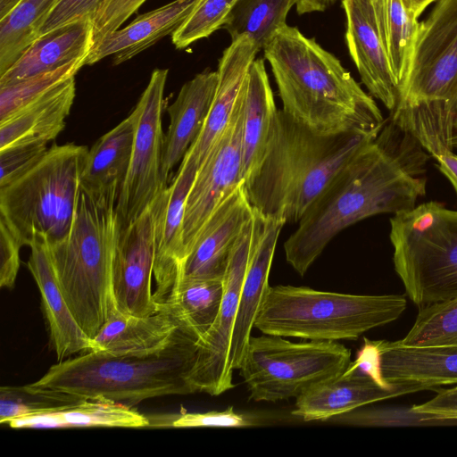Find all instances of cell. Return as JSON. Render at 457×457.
Here are the masks:
<instances>
[{
	"mask_svg": "<svg viewBox=\"0 0 457 457\" xmlns=\"http://www.w3.org/2000/svg\"><path fill=\"white\" fill-rule=\"evenodd\" d=\"M431 156L390 118L330 179L284 244L287 262L303 276L343 229L382 213L411 210L426 195Z\"/></svg>",
	"mask_w": 457,
	"mask_h": 457,
	"instance_id": "6da1fadb",
	"label": "cell"
},
{
	"mask_svg": "<svg viewBox=\"0 0 457 457\" xmlns=\"http://www.w3.org/2000/svg\"><path fill=\"white\" fill-rule=\"evenodd\" d=\"M263 52L282 111L296 121L322 134L381 129L386 120L374 98L314 38L286 25Z\"/></svg>",
	"mask_w": 457,
	"mask_h": 457,
	"instance_id": "7a4b0ae2",
	"label": "cell"
},
{
	"mask_svg": "<svg viewBox=\"0 0 457 457\" xmlns=\"http://www.w3.org/2000/svg\"><path fill=\"white\" fill-rule=\"evenodd\" d=\"M378 132L322 134L278 110L263 157L243 183L250 205L264 217L298 223L336 173Z\"/></svg>",
	"mask_w": 457,
	"mask_h": 457,
	"instance_id": "3957f363",
	"label": "cell"
},
{
	"mask_svg": "<svg viewBox=\"0 0 457 457\" xmlns=\"http://www.w3.org/2000/svg\"><path fill=\"white\" fill-rule=\"evenodd\" d=\"M200 337L179 327L165 348L148 354L86 352L49 368L37 381L84 398L105 397L133 406L158 396L195 393L188 380Z\"/></svg>",
	"mask_w": 457,
	"mask_h": 457,
	"instance_id": "277c9868",
	"label": "cell"
},
{
	"mask_svg": "<svg viewBox=\"0 0 457 457\" xmlns=\"http://www.w3.org/2000/svg\"><path fill=\"white\" fill-rule=\"evenodd\" d=\"M120 194H93L79 186L74 219L62 239L47 244L62 295L89 338L118 313L111 289L112 265L121 225Z\"/></svg>",
	"mask_w": 457,
	"mask_h": 457,
	"instance_id": "5b68a950",
	"label": "cell"
},
{
	"mask_svg": "<svg viewBox=\"0 0 457 457\" xmlns=\"http://www.w3.org/2000/svg\"><path fill=\"white\" fill-rule=\"evenodd\" d=\"M404 295H351L307 287H270L254 328L263 334L308 340H354L397 320Z\"/></svg>",
	"mask_w": 457,
	"mask_h": 457,
	"instance_id": "8992f818",
	"label": "cell"
},
{
	"mask_svg": "<svg viewBox=\"0 0 457 457\" xmlns=\"http://www.w3.org/2000/svg\"><path fill=\"white\" fill-rule=\"evenodd\" d=\"M87 151L74 143L53 145L30 170L0 187V218L22 246L37 236L51 244L68 235Z\"/></svg>",
	"mask_w": 457,
	"mask_h": 457,
	"instance_id": "52a82bcc",
	"label": "cell"
},
{
	"mask_svg": "<svg viewBox=\"0 0 457 457\" xmlns=\"http://www.w3.org/2000/svg\"><path fill=\"white\" fill-rule=\"evenodd\" d=\"M395 270L422 308L457 296V211L429 201L390 219Z\"/></svg>",
	"mask_w": 457,
	"mask_h": 457,
	"instance_id": "ba28073f",
	"label": "cell"
},
{
	"mask_svg": "<svg viewBox=\"0 0 457 457\" xmlns=\"http://www.w3.org/2000/svg\"><path fill=\"white\" fill-rule=\"evenodd\" d=\"M351 351L337 341L291 342L284 337H251L238 369L249 400L278 402L296 398L307 389L345 371Z\"/></svg>",
	"mask_w": 457,
	"mask_h": 457,
	"instance_id": "9c48e42d",
	"label": "cell"
},
{
	"mask_svg": "<svg viewBox=\"0 0 457 457\" xmlns=\"http://www.w3.org/2000/svg\"><path fill=\"white\" fill-rule=\"evenodd\" d=\"M167 77V69L154 70L133 109L137 120L132 155L116 206L121 228L135 220L167 187L160 174L164 143L162 114Z\"/></svg>",
	"mask_w": 457,
	"mask_h": 457,
	"instance_id": "30bf717a",
	"label": "cell"
},
{
	"mask_svg": "<svg viewBox=\"0 0 457 457\" xmlns=\"http://www.w3.org/2000/svg\"><path fill=\"white\" fill-rule=\"evenodd\" d=\"M457 105V0H436L420 22L409 76L399 103Z\"/></svg>",
	"mask_w": 457,
	"mask_h": 457,
	"instance_id": "8fae6325",
	"label": "cell"
},
{
	"mask_svg": "<svg viewBox=\"0 0 457 457\" xmlns=\"http://www.w3.org/2000/svg\"><path fill=\"white\" fill-rule=\"evenodd\" d=\"M253 230V214L230 253L223 278L224 292L218 317L198 342L196 359L188 377L195 392L219 395L235 386L233 374L227 367V358L249 262Z\"/></svg>",
	"mask_w": 457,
	"mask_h": 457,
	"instance_id": "7c38bea8",
	"label": "cell"
},
{
	"mask_svg": "<svg viewBox=\"0 0 457 457\" xmlns=\"http://www.w3.org/2000/svg\"><path fill=\"white\" fill-rule=\"evenodd\" d=\"M242 126L243 96L241 88L230 122L198 168L187 198L183 220L185 258L215 209L228 195L244 183L242 177Z\"/></svg>",
	"mask_w": 457,
	"mask_h": 457,
	"instance_id": "4fadbf2b",
	"label": "cell"
},
{
	"mask_svg": "<svg viewBox=\"0 0 457 457\" xmlns=\"http://www.w3.org/2000/svg\"><path fill=\"white\" fill-rule=\"evenodd\" d=\"M154 259V212L151 204L120 229L114 250L111 289L117 312L148 316L159 312L152 292Z\"/></svg>",
	"mask_w": 457,
	"mask_h": 457,
	"instance_id": "5bb4252c",
	"label": "cell"
},
{
	"mask_svg": "<svg viewBox=\"0 0 457 457\" xmlns=\"http://www.w3.org/2000/svg\"><path fill=\"white\" fill-rule=\"evenodd\" d=\"M198 167L184 156L170 186L152 203L154 212V277L155 301L160 304L174 289L185 258L183 220L187 195Z\"/></svg>",
	"mask_w": 457,
	"mask_h": 457,
	"instance_id": "9a60e30c",
	"label": "cell"
},
{
	"mask_svg": "<svg viewBox=\"0 0 457 457\" xmlns=\"http://www.w3.org/2000/svg\"><path fill=\"white\" fill-rule=\"evenodd\" d=\"M438 391L419 382H395L382 386L353 362L343 373L307 389L296 397L292 414L304 421L325 420L364 405L416 393Z\"/></svg>",
	"mask_w": 457,
	"mask_h": 457,
	"instance_id": "2e32d148",
	"label": "cell"
},
{
	"mask_svg": "<svg viewBox=\"0 0 457 457\" xmlns=\"http://www.w3.org/2000/svg\"><path fill=\"white\" fill-rule=\"evenodd\" d=\"M349 54L369 94L392 112L400 89L383 42L374 0H342Z\"/></svg>",
	"mask_w": 457,
	"mask_h": 457,
	"instance_id": "e0dca14e",
	"label": "cell"
},
{
	"mask_svg": "<svg viewBox=\"0 0 457 457\" xmlns=\"http://www.w3.org/2000/svg\"><path fill=\"white\" fill-rule=\"evenodd\" d=\"M253 211V230L249 262L227 358V367L232 374L242 364L255 319L270 287L269 276L276 245L286 224L281 219L264 217L254 209Z\"/></svg>",
	"mask_w": 457,
	"mask_h": 457,
	"instance_id": "ac0fdd59",
	"label": "cell"
},
{
	"mask_svg": "<svg viewBox=\"0 0 457 457\" xmlns=\"http://www.w3.org/2000/svg\"><path fill=\"white\" fill-rule=\"evenodd\" d=\"M253 211L243 184L228 195L202 228L180 265L177 283L223 279L232 249Z\"/></svg>",
	"mask_w": 457,
	"mask_h": 457,
	"instance_id": "d6986e66",
	"label": "cell"
},
{
	"mask_svg": "<svg viewBox=\"0 0 457 457\" xmlns=\"http://www.w3.org/2000/svg\"><path fill=\"white\" fill-rule=\"evenodd\" d=\"M259 47L246 36L231 41L218 64V83L212 104L202 132L191 145L186 157L199 168L228 128L237 98Z\"/></svg>",
	"mask_w": 457,
	"mask_h": 457,
	"instance_id": "ffe728a7",
	"label": "cell"
},
{
	"mask_svg": "<svg viewBox=\"0 0 457 457\" xmlns=\"http://www.w3.org/2000/svg\"><path fill=\"white\" fill-rule=\"evenodd\" d=\"M218 83L216 71H203L186 82L175 101L166 108L170 117L164 135L161 179L165 187L173 168L182 161L202 132Z\"/></svg>",
	"mask_w": 457,
	"mask_h": 457,
	"instance_id": "44dd1931",
	"label": "cell"
},
{
	"mask_svg": "<svg viewBox=\"0 0 457 457\" xmlns=\"http://www.w3.org/2000/svg\"><path fill=\"white\" fill-rule=\"evenodd\" d=\"M29 246L27 266L40 292L50 343L58 361L89 352L90 338L77 322L62 293L46 240L37 236Z\"/></svg>",
	"mask_w": 457,
	"mask_h": 457,
	"instance_id": "7402d4cb",
	"label": "cell"
},
{
	"mask_svg": "<svg viewBox=\"0 0 457 457\" xmlns=\"http://www.w3.org/2000/svg\"><path fill=\"white\" fill-rule=\"evenodd\" d=\"M94 46V25L84 19L57 27L38 36L2 75L0 87L54 71L86 59Z\"/></svg>",
	"mask_w": 457,
	"mask_h": 457,
	"instance_id": "603a6c76",
	"label": "cell"
},
{
	"mask_svg": "<svg viewBox=\"0 0 457 457\" xmlns=\"http://www.w3.org/2000/svg\"><path fill=\"white\" fill-rule=\"evenodd\" d=\"M374 341L386 382H419L437 389L457 384V345L407 346L399 340Z\"/></svg>",
	"mask_w": 457,
	"mask_h": 457,
	"instance_id": "cb8c5ba5",
	"label": "cell"
},
{
	"mask_svg": "<svg viewBox=\"0 0 457 457\" xmlns=\"http://www.w3.org/2000/svg\"><path fill=\"white\" fill-rule=\"evenodd\" d=\"M198 0H174L138 16L123 29H118L99 40L86 60L92 65L113 55V64H120L152 46L182 24Z\"/></svg>",
	"mask_w": 457,
	"mask_h": 457,
	"instance_id": "d4e9b609",
	"label": "cell"
},
{
	"mask_svg": "<svg viewBox=\"0 0 457 457\" xmlns=\"http://www.w3.org/2000/svg\"><path fill=\"white\" fill-rule=\"evenodd\" d=\"M75 77L29 103L0 122V149L22 141H49L65 128L75 95Z\"/></svg>",
	"mask_w": 457,
	"mask_h": 457,
	"instance_id": "484cf974",
	"label": "cell"
},
{
	"mask_svg": "<svg viewBox=\"0 0 457 457\" xmlns=\"http://www.w3.org/2000/svg\"><path fill=\"white\" fill-rule=\"evenodd\" d=\"M179 327L166 312L148 316L112 315L90 338V351L111 354H148L165 348Z\"/></svg>",
	"mask_w": 457,
	"mask_h": 457,
	"instance_id": "4316f807",
	"label": "cell"
},
{
	"mask_svg": "<svg viewBox=\"0 0 457 457\" xmlns=\"http://www.w3.org/2000/svg\"><path fill=\"white\" fill-rule=\"evenodd\" d=\"M242 177L255 170L266 150L278 112L263 59H255L242 86Z\"/></svg>",
	"mask_w": 457,
	"mask_h": 457,
	"instance_id": "83f0119b",
	"label": "cell"
},
{
	"mask_svg": "<svg viewBox=\"0 0 457 457\" xmlns=\"http://www.w3.org/2000/svg\"><path fill=\"white\" fill-rule=\"evenodd\" d=\"M136 120L133 110L88 149L80 173L81 188L98 195L120 193L130 165Z\"/></svg>",
	"mask_w": 457,
	"mask_h": 457,
	"instance_id": "f1b7e54d",
	"label": "cell"
},
{
	"mask_svg": "<svg viewBox=\"0 0 457 457\" xmlns=\"http://www.w3.org/2000/svg\"><path fill=\"white\" fill-rule=\"evenodd\" d=\"M6 425L13 428H145L151 422L131 406L105 397H94L69 409L13 419Z\"/></svg>",
	"mask_w": 457,
	"mask_h": 457,
	"instance_id": "f546056e",
	"label": "cell"
},
{
	"mask_svg": "<svg viewBox=\"0 0 457 457\" xmlns=\"http://www.w3.org/2000/svg\"><path fill=\"white\" fill-rule=\"evenodd\" d=\"M224 292L223 279L179 282L159 311L169 314L179 327L200 339L215 322Z\"/></svg>",
	"mask_w": 457,
	"mask_h": 457,
	"instance_id": "4dcf8cb0",
	"label": "cell"
},
{
	"mask_svg": "<svg viewBox=\"0 0 457 457\" xmlns=\"http://www.w3.org/2000/svg\"><path fill=\"white\" fill-rule=\"evenodd\" d=\"M383 42L400 89L406 84L420 21L403 0H374Z\"/></svg>",
	"mask_w": 457,
	"mask_h": 457,
	"instance_id": "1f68e13d",
	"label": "cell"
},
{
	"mask_svg": "<svg viewBox=\"0 0 457 457\" xmlns=\"http://www.w3.org/2000/svg\"><path fill=\"white\" fill-rule=\"evenodd\" d=\"M298 0H237L223 28L231 40L250 37L262 49L287 24V13Z\"/></svg>",
	"mask_w": 457,
	"mask_h": 457,
	"instance_id": "d6a6232c",
	"label": "cell"
},
{
	"mask_svg": "<svg viewBox=\"0 0 457 457\" xmlns=\"http://www.w3.org/2000/svg\"><path fill=\"white\" fill-rule=\"evenodd\" d=\"M59 0H22L0 20V75L4 74L39 36Z\"/></svg>",
	"mask_w": 457,
	"mask_h": 457,
	"instance_id": "836d02e7",
	"label": "cell"
},
{
	"mask_svg": "<svg viewBox=\"0 0 457 457\" xmlns=\"http://www.w3.org/2000/svg\"><path fill=\"white\" fill-rule=\"evenodd\" d=\"M87 398L33 384L0 387V423L13 419L62 411L76 406Z\"/></svg>",
	"mask_w": 457,
	"mask_h": 457,
	"instance_id": "e575fe53",
	"label": "cell"
},
{
	"mask_svg": "<svg viewBox=\"0 0 457 457\" xmlns=\"http://www.w3.org/2000/svg\"><path fill=\"white\" fill-rule=\"evenodd\" d=\"M399 342L407 346L457 345V296L420 308L411 328Z\"/></svg>",
	"mask_w": 457,
	"mask_h": 457,
	"instance_id": "d590c367",
	"label": "cell"
},
{
	"mask_svg": "<svg viewBox=\"0 0 457 457\" xmlns=\"http://www.w3.org/2000/svg\"><path fill=\"white\" fill-rule=\"evenodd\" d=\"M84 65L86 59L76 60L54 71L0 87V122L43 94L75 77Z\"/></svg>",
	"mask_w": 457,
	"mask_h": 457,
	"instance_id": "8d00e7d4",
	"label": "cell"
},
{
	"mask_svg": "<svg viewBox=\"0 0 457 457\" xmlns=\"http://www.w3.org/2000/svg\"><path fill=\"white\" fill-rule=\"evenodd\" d=\"M335 422L361 427L456 426L457 420L443 419L410 408L353 410L332 418Z\"/></svg>",
	"mask_w": 457,
	"mask_h": 457,
	"instance_id": "74e56055",
	"label": "cell"
},
{
	"mask_svg": "<svg viewBox=\"0 0 457 457\" xmlns=\"http://www.w3.org/2000/svg\"><path fill=\"white\" fill-rule=\"evenodd\" d=\"M237 0H198L182 24L171 35L178 49L208 37L223 26Z\"/></svg>",
	"mask_w": 457,
	"mask_h": 457,
	"instance_id": "f35d334b",
	"label": "cell"
},
{
	"mask_svg": "<svg viewBox=\"0 0 457 457\" xmlns=\"http://www.w3.org/2000/svg\"><path fill=\"white\" fill-rule=\"evenodd\" d=\"M46 145L45 141H22L0 149V187L36 165L48 150Z\"/></svg>",
	"mask_w": 457,
	"mask_h": 457,
	"instance_id": "ab89813d",
	"label": "cell"
},
{
	"mask_svg": "<svg viewBox=\"0 0 457 457\" xmlns=\"http://www.w3.org/2000/svg\"><path fill=\"white\" fill-rule=\"evenodd\" d=\"M258 420L253 417L237 412L233 406L224 411H211L206 412L181 411L170 421L174 428H245L256 426Z\"/></svg>",
	"mask_w": 457,
	"mask_h": 457,
	"instance_id": "60d3db41",
	"label": "cell"
},
{
	"mask_svg": "<svg viewBox=\"0 0 457 457\" xmlns=\"http://www.w3.org/2000/svg\"><path fill=\"white\" fill-rule=\"evenodd\" d=\"M145 1L104 0L93 19L94 46L105 35L120 29Z\"/></svg>",
	"mask_w": 457,
	"mask_h": 457,
	"instance_id": "b9f144b4",
	"label": "cell"
},
{
	"mask_svg": "<svg viewBox=\"0 0 457 457\" xmlns=\"http://www.w3.org/2000/svg\"><path fill=\"white\" fill-rule=\"evenodd\" d=\"M104 1L59 0L43 25L39 36L53 29L73 21L84 19H91L93 21Z\"/></svg>",
	"mask_w": 457,
	"mask_h": 457,
	"instance_id": "7bdbcfd3",
	"label": "cell"
},
{
	"mask_svg": "<svg viewBox=\"0 0 457 457\" xmlns=\"http://www.w3.org/2000/svg\"><path fill=\"white\" fill-rule=\"evenodd\" d=\"M22 245L16 239L6 222L0 218V287L12 288L20 268V249Z\"/></svg>",
	"mask_w": 457,
	"mask_h": 457,
	"instance_id": "ee69618b",
	"label": "cell"
},
{
	"mask_svg": "<svg viewBox=\"0 0 457 457\" xmlns=\"http://www.w3.org/2000/svg\"><path fill=\"white\" fill-rule=\"evenodd\" d=\"M412 407L419 412L443 419L457 420V386L448 389L441 388L432 399Z\"/></svg>",
	"mask_w": 457,
	"mask_h": 457,
	"instance_id": "f6af8a7d",
	"label": "cell"
},
{
	"mask_svg": "<svg viewBox=\"0 0 457 457\" xmlns=\"http://www.w3.org/2000/svg\"><path fill=\"white\" fill-rule=\"evenodd\" d=\"M433 158L436 161L439 170L452 184L457 196V154L452 149H445Z\"/></svg>",
	"mask_w": 457,
	"mask_h": 457,
	"instance_id": "bcb514c9",
	"label": "cell"
},
{
	"mask_svg": "<svg viewBox=\"0 0 457 457\" xmlns=\"http://www.w3.org/2000/svg\"><path fill=\"white\" fill-rule=\"evenodd\" d=\"M337 1L338 0H298L296 11L298 14L323 12Z\"/></svg>",
	"mask_w": 457,
	"mask_h": 457,
	"instance_id": "7dc6e473",
	"label": "cell"
},
{
	"mask_svg": "<svg viewBox=\"0 0 457 457\" xmlns=\"http://www.w3.org/2000/svg\"><path fill=\"white\" fill-rule=\"evenodd\" d=\"M436 0H403L409 12L416 18L424 12V10Z\"/></svg>",
	"mask_w": 457,
	"mask_h": 457,
	"instance_id": "c3c4849f",
	"label": "cell"
},
{
	"mask_svg": "<svg viewBox=\"0 0 457 457\" xmlns=\"http://www.w3.org/2000/svg\"><path fill=\"white\" fill-rule=\"evenodd\" d=\"M22 0H0V20L9 15Z\"/></svg>",
	"mask_w": 457,
	"mask_h": 457,
	"instance_id": "681fc988",
	"label": "cell"
},
{
	"mask_svg": "<svg viewBox=\"0 0 457 457\" xmlns=\"http://www.w3.org/2000/svg\"><path fill=\"white\" fill-rule=\"evenodd\" d=\"M453 148L457 149V108L454 117V124H453Z\"/></svg>",
	"mask_w": 457,
	"mask_h": 457,
	"instance_id": "f907efd6",
	"label": "cell"
}]
</instances>
